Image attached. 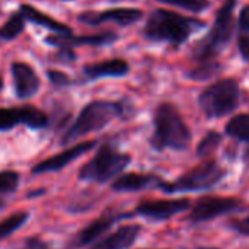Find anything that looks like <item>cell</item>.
Segmentation results:
<instances>
[{"instance_id":"27","label":"cell","mask_w":249,"mask_h":249,"mask_svg":"<svg viewBox=\"0 0 249 249\" xmlns=\"http://www.w3.org/2000/svg\"><path fill=\"white\" fill-rule=\"evenodd\" d=\"M229 227L234 230L236 233L242 236H249V215L246 218H239V220H231L229 223Z\"/></svg>"},{"instance_id":"3","label":"cell","mask_w":249,"mask_h":249,"mask_svg":"<svg viewBox=\"0 0 249 249\" xmlns=\"http://www.w3.org/2000/svg\"><path fill=\"white\" fill-rule=\"evenodd\" d=\"M237 0H226L217 11L213 27L208 34L199 40L192 50V60L196 65L217 62V56L227 47L233 36V11Z\"/></svg>"},{"instance_id":"28","label":"cell","mask_w":249,"mask_h":249,"mask_svg":"<svg viewBox=\"0 0 249 249\" xmlns=\"http://www.w3.org/2000/svg\"><path fill=\"white\" fill-rule=\"evenodd\" d=\"M237 49L239 54L245 62H249V34H242L239 33L237 36Z\"/></svg>"},{"instance_id":"7","label":"cell","mask_w":249,"mask_h":249,"mask_svg":"<svg viewBox=\"0 0 249 249\" xmlns=\"http://www.w3.org/2000/svg\"><path fill=\"white\" fill-rule=\"evenodd\" d=\"M131 161V156L120 153L111 145L106 142L79 172V179L87 182L104 183L111 178L117 176Z\"/></svg>"},{"instance_id":"23","label":"cell","mask_w":249,"mask_h":249,"mask_svg":"<svg viewBox=\"0 0 249 249\" xmlns=\"http://www.w3.org/2000/svg\"><path fill=\"white\" fill-rule=\"evenodd\" d=\"M221 141H223V137H221V134H218L217 131H210V132H207V135L199 141V144H198V147H196V154H198L199 157H207V156H210L211 153H214V151L218 148V145L221 144Z\"/></svg>"},{"instance_id":"1","label":"cell","mask_w":249,"mask_h":249,"mask_svg":"<svg viewBox=\"0 0 249 249\" xmlns=\"http://www.w3.org/2000/svg\"><path fill=\"white\" fill-rule=\"evenodd\" d=\"M204 27L205 22L201 19L166 9H157L147 19L142 34L147 40L169 43L175 47H179L188 41L194 33L202 30Z\"/></svg>"},{"instance_id":"13","label":"cell","mask_w":249,"mask_h":249,"mask_svg":"<svg viewBox=\"0 0 249 249\" xmlns=\"http://www.w3.org/2000/svg\"><path fill=\"white\" fill-rule=\"evenodd\" d=\"M11 68L17 95L19 98L33 97L40 89V78L37 76L36 71L24 62H14Z\"/></svg>"},{"instance_id":"4","label":"cell","mask_w":249,"mask_h":249,"mask_svg":"<svg viewBox=\"0 0 249 249\" xmlns=\"http://www.w3.org/2000/svg\"><path fill=\"white\" fill-rule=\"evenodd\" d=\"M122 113H123V106L116 101L98 100V101H92L87 104L79 113V116L76 117L75 123L65 134L63 144L72 142L75 140H79L84 135L103 129L113 119L119 117Z\"/></svg>"},{"instance_id":"21","label":"cell","mask_w":249,"mask_h":249,"mask_svg":"<svg viewBox=\"0 0 249 249\" xmlns=\"http://www.w3.org/2000/svg\"><path fill=\"white\" fill-rule=\"evenodd\" d=\"M24 17L19 12H15L11 15V18L8 19V22L0 28V38L3 40H14L17 38L25 28V22H24Z\"/></svg>"},{"instance_id":"17","label":"cell","mask_w":249,"mask_h":249,"mask_svg":"<svg viewBox=\"0 0 249 249\" xmlns=\"http://www.w3.org/2000/svg\"><path fill=\"white\" fill-rule=\"evenodd\" d=\"M119 218H120V215H103L98 220L92 221L91 224H88L87 227H84L73 237V240L71 242V248H81L84 245H88V243L94 242L103 233H106Z\"/></svg>"},{"instance_id":"26","label":"cell","mask_w":249,"mask_h":249,"mask_svg":"<svg viewBox=\"0 0 249 249\" xmlns=\"http://www.w3.org/2000/svg\"><path fill=\"white\" fill-rule=\"evenodd\" d=\"M19 185V175L14 170L0 172V194H12Z\"/></svg>"},{"instance_id":"30","label":"cell","mask_w":249,"mask_h":249,"mask_svg":"<svg viewBox=\"0 0 249 249\" xmlns=\"http://www.w3.org/2000/svg\"><path fill=\"white\" fill-rule=\"evenodd\" d=\"M47 76L52 81V84L57 85V87H63V85H69L71 79L66 73L59 72V71H47Z\"/></svg>"},{"instance_id":"22","label":"cell","mask_w":249,"mask_h":249,"mask_svg":"<svg viewBox=\"0 0 249 249\" xmlns=\"http://www.w3.org/2000/svg\"><path fill=\"white\" fill-rule=\"evenodd\" d=\"M27 220H28V213L19 211V213L9 215L3 221H0V240L11 236L14 231H17L22 224L27 223Z\"/></svg>"},{"instance_id":"19","label":"cell","mask_w":249,"mask_h":249,"mask_svg":"<svg viewBox=\"0 0 249 249\" xmlns=\"http://www.w3.org/2000/svg\"><path fill=\"white\" fill-rule=\"evenodd\" d=\"M19 14L24 17V19H27L30 22H34V24H37L40 27L49 28L50 31H54V33H59V34H72V30L68 25H65L62 22L44 15L43 12L37 11L36 8H33L30 5H22L19 8Z\"/></svg>"},{"instance_id":"20","label":"cell","mask_w":249,"mask_h":249,"mask_svg":"<svg viewBox=\"0 0 249 249\" xmlns=\"http://www.w3.org/2000/svg\"><path fill=\"white\" fill-rule=\"evenodd\" d=\"M224 132L240 142H249V113L233 116L226 123Z\"/></svg>"},{"instance_id":"15","label":"cell","mask_w":249,"mask_h":249,"mask_svg":"<svg viewBox=\"0 0 249 249\" xmlns=\"http://www.w3.org/2000/svg\"><path fill=\"white\" fill-rule=\"evenodd\" d=\"M117 40V36L114 33H103V34H92V36H79L73 37L72 34H60L57 37H49L47 43L53 44L56 47H73V46H104L111 44Z\"/></svg>"},{"instance_id":"33","label":"cell","mask_w":249,"mask_h":249,"mask_svg":"<svg viewBox=\"0 0 249 249\" xmlns=\"http://www.w3.org/2000/svg\"><path fill=\"white\" fill-rule=\"evenodd\" d=\"M2 88H3V79L0 78V89H2Z\"/></svg>"},{"instance_id":"10","label":"cell","mask_w":249,"mask_h":249,"mask_svg":"<svg viewBox=\"0 0 249 249\" xmlns=\"http://www.w3.org/2000/svg\"><path fill=\"white\" fill-rule=\"evenodd\" d=\"M189 208H191V201L188 198L154 199V201H142L141 204H138L137 213L148 220L164 221Z\"/></svg>"},{"instance_id":"5","label":"cell","mask_w":249,"mask_h":249,"mask_svg":"<svg viewBox=\"0 0 249 249\" xmlns=\"http://www.w3.org/2000/svg\"><path fill=\"white\" fill-rule=\"evenodd\" d=\"M240 101V87L236 79L224 78L208 85L198 98L199 107L208 119H220L234 111Z\"/></svg>"},{"instance_id":"9","label":"cell","mask_w":249,"mask_h":249,"mask_svg":"<svg viewBox=\"0 0 249 249\" xmlns=\"http://www.w3.org/2000/svg\"><path fill=\"white\" fill-rule=\"evenodd\" d=\"M47 114L34 106L0 108V131H9L18 124H27L33 129H41L47 126Z\"/></svg>"},{"instance_id":"12","label":"cell","mask_w":249,"mask_h":249,"mask_svg":"<svg viewBox=\"0 0 249 249\" xmlns=\"http://www.w3.org/2000/svg\"><path fill=\"white\" fill-rule=\"evenodd\" d=\"M95 147V141H87V142H81L76 144L71 148H68L63 153H59L38 164H36L33 167V173L34 175H41V173H49V172H56L60 170L63 167H66L69 163L75 161L76 159H79L82 154H85L87 151L92 150Z\"/></svg>"},{"instance_id":"24","label":"cell","mask_w":249,"mask_h":249,"mask_svg":"<svg viewBox=\"0 0 249 249\" xmlns=\"http://www.w3.org/2000/svg\"><path fill=\"white\" fill-rule=\"evenodd\" d=\"M220 69H221V66L218 62L202 63V65H196V68L191 69L188 72V76L195 81H207V79L213 78L214 75H217Z\"/></svg>"},{"instance_id":"16","label":"cell","mask_w":249,"mask_h":249,"mask_svg":"<svg viewBox=\"0 0 249 249\" xmlns=\"http://www.w3.org/2000/svg\"><path fill=\"white\" fill-rule=\"evenodd\" d=\"M129 72V65L122 59H111L98 63H91L84 66V75L88 79L124 76Z\"/></svg>"},{"instance_id":"6","label":"cell","mask_w":249,"mask_h":249,"mask_svg":"<svg viewBox=\"0 0 249 249\" xmlns=\"http://www.w3.org/2000/svg\"><path fill=\"white\" fill-rule=\"evenodd\" d=\"M227 176V170L223 169L215 160H205L198 166L188 170L175 182L160 180L159 188L167 194L176 192H198L214 188Z\"/></svg>"},{"instance_id":"25","label":"cell","mask_w":249,"mask_h":249,"mask_svg":"<svg viewBox=\"0 0 249 249\" xmlns=\"http://www.w3.org/2000/svg\"><path fill=\"white\" fill-rule=\"evenodd\" d=\"M157 2L178 6V8H182V9L194 12V14H199L210 6L208 0H157Z\"/></svg>"},{"instance_id":"29","label":"cell","mask_w":249,"mask_h":249,"mask_svg":"<svg viewBox=\"0 0 249 249\" xmlns=\"http://www.w3.org/2000/svg\"><path fill=\"white\" fill-rule=\"evenodd\" d=\"M237 27H239V33L249 34V5H245L242 8L237 19Z\"/></svg>"},{"instance_id":"32","label":"cell","mask_w":249,"mask_h":249,"mask_svg":"<svg viewBox=\"0 0 249 249\" xmlns=\"http://www.w3.org/2000/svg\"><path fill=\"white\" fill-rule=\"evenodd\" d=\"M243 157H245V161H246V163H248V166H249V148L245 151V156H243Z\"/></svg>"},{"instance_id":"34","label":"cell","mask_w":249,"mask_h":249,"mask_svg":"<svg viewBox=\"0 0 249 249\" xmlns=\"http://www.w3.org/2000/svg\"><path fill=\"white\" fill-rule=\"evenodd\" d=\"M3 207H5V204H3V202H2V201H0V210H2V208H3Z\"/></svg>"},{"instance_id":"8","label":"cell","mask_w":249,"mask_h":249,"mask_svg":"<svg viewBox=\"0 0 249 249\" xmlns=\"http://www.w3.org/2000/svg\"><path fill=\"white\" fill-rule=\"evenodd\" d=\"M242 205H243V201L236 196L205 195L195 201V204L191 207V213H189L188 218L192 223L211 221L217 217H221V215H226V214L240 210Z\"/></svg>"},{"instance_id":"2","label":"cell","mask_w":249,"mask_h":249,"mask_svg":"<svg viewBox=\"0 0 249 249\" xmlns=\"http://www.w3.org/2000/svg\"><path fill=\"white\" fill-rule=\"evenodd\" d=\"M154 135L151 145L157 151L176 150L183 151L189 147L192 134L185 123L180 111L172 103H161L154 113Z\"/></svg>"},{"instance_id":"31","label":"cell","mask_w":249,"mask_h":249,"mask_svg":"<svg viewBox=\"0 0 249 249\" xmlns=\"http://www.w3.org/2000/svg\"><path fill=\"white\" fill-rule=\"evenodd\" d=\"M21 249H49V245L37 237H31V239L25 240V243Z\"/></svg>"},{"instance_id":"18","label":"cell","mask_w":249,"mask_h":249,"mask_svg":"<svg viewBox=\"0 0 249 249\" xmlns=\"http://www.w3.org/2000/svg\"><path fill=\"white\" fill-rule=\"evenodd\" d=\"M161 179H159L154 175H144V173H128L119 176L113 185L111 189L117 192H135L142 191L151 186H159Z\"/></svg>"},{"instance_id":"14","label":"cell","mask_w":249,"mask_h":249,"mask_svg":"<svg viewBox=\"0 0 249 249\" xmlns=\"http://www.w3.org/2000/svg\"><path fill=\"white\" fill-rule=\"evenodd\" d=\"M140 231L141 226L138 224L122 226L106 239L95 243L91 249H128L134 245V242L140 236Z\"/></svg>"},{"instance_id":"11","label":"cell","mask_w":249,"mask_h":249,"mask_svg":"<svg viewBox=\"0 0 249 249\" xmlns=\"http://www.w3.org/2000/svg\"><path fill=\"white\" fill-rule=\"evenodd\" d=\"M142 11L132 8H116L103 12H82L78 19L88 25H100L103 22L111 21L120 27H128L131 24L138 22L142 18Z\"/></svg>"}]
</instances>
